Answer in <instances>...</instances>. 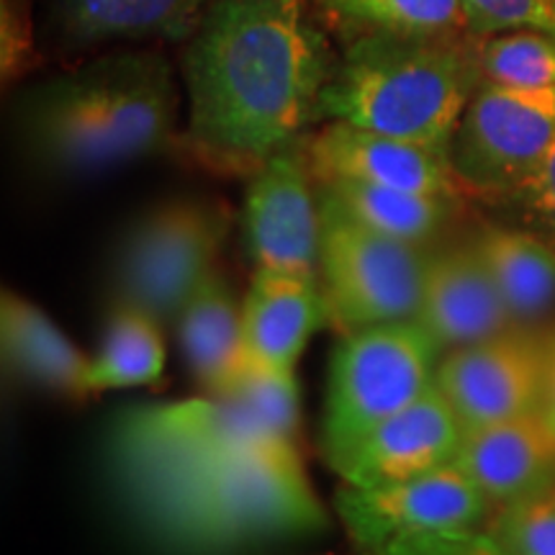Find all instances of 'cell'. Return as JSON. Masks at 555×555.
<instances>
[{
  "instance_id": "6da1fadb",
  "label": "cell",
  "mask_w": 555,
  "mask_h": 555,
  "mask_svg": "<svg viewBox=\"0 0 555 555\" xmlns=\"http://www.w3.org/2000/svg\"><path fill=\"white\" fill-rule=\"evenodd\" d=\"M335 62L307 0H211L183 54L193 155L249 178L317 124Z\"/></svg>"
},
{
  "instance_id": "7a4b0ae2",
  "label": "cell",
  "mask_w": 555,
  "mask_h": 555,
  "mask_svg": "<svg viewBox=\"0 0 555 555\" xmlns=\"http://www.w3.org/2000/svg\"><path fill=\"white\" fill-rule=\"evenodd\" d=\"M131 502L159 543L191 555L268 538L311 535L327 527V515L291 440L237 450L131 496Z\"/></svg>"
},
{
  "instance_id": "3957f363",
  "label": "cell",
  "mask_w": 555,
  "mask_h": 555,
  "mask_svg": "<svg viewBox=\"0 0 555 555\" xmlns=\"http://www.w3.org/2000/svg\"><path fill=\"white\" fill-rule=\"evenodd\" d=\"M474 34H358L335 62L317 121H345L448 152L481 86Z\"/></svg>"
},
{
  "instance_id": "277c9868",
  "label": "cell",
  "mask_w": 555,
  "mask_h": 555,
  "mask_svg": "<svg viewBox=\"0 0 555 555\" xmlns=\"http://www.w3.org/2000/svg\"><path fill=\"white\" fill-rule=\"evenodd\" d=\"M18 106L86 124L114 170L168 147L180 95L163 52L121 50L37 82Z\"/></svg>"
},
{
  "instance_id": "5b68a950",
  "label": "cell",
  "mask_w": 555,
  "mask_h": 555,
  "mask_svg": "<svg viewBox=\"0 0 555 555\" xmlns=\"http://www.w3.org/2000/svg\"><path fill=\"white\" fill-rule=\"evenodd\" d=\"M291 440L242 388L129 409L111 435V461L129 496L176 481L237 450ZM296 442V440H291Z\"/></svg>"
},
{
  "instance_id": "8992f818",
  "label": "cell",
  "mask_w": 555,
  "mask_h": 555,
  "mask_svg": "<svg viewBox=\"0 0 555 555\" xmlns=\"http://www.w3.org/2000/svg\"><path fill=\"white\" fill-rule=\"evenodd\" d=\"M440 350L416 322L347 332L332 352L322 450L330 466L360 437L435 386Z\"/></svg>"
},
{
  "instance_id": "52a82bcc",
  "label": "cell",
  "mask_w": 555,
  "mask_h": 555,
  "mask_svg": "<svg viewBox=\"0 0 555 555\" xmlns=\"http://www.w3.org/2000/svg\"><path fill=\"white\" fill-rule=\"evenodd\" d=\"M319 281L339 335L388 322H414L433 247L380 234L319 189Z\"/></svg>"
},
{
  "instance_id": "ba28073f",
  "label": "cell",
  "mask_w": 555,
  "mask_h": 555,
  "mask_svg": "<svg viewBox=\"0 0 555 555\" xmlns=\"http://www.w3.org/2000/svg\"><path fill=\"white\" fill-rule=\"evenodd\" d=\"M227 232V211L211 201L172 198L142 214L116 253L114 304L176 327L183 304L217 268Z\"/></svg>"
},
{
  "instance_id": "9c48e42d",
  "label": "cell",
  "mask_w": 555,
  "mask_h": 555,
  "mask_svg": "<svg viewBox=\"0 0 555 555\" xmlns=\"http://www.w3.org/2000/svg\"><path fill=\"white\" fill-rule=\"evenodd\" d=\"M553 142L555 88L481 80L450 142V165L466 198L499 206L535 172Z\"/></svg>"
},
{
  "instance_id": "30bf717a",
  "label": "cell",
  "mask_w": 555,
  "mask_h": 555,
  "mask_svg": "<svg viewBox=\"0 0 555 555\" xmlns=\"http://www.w3.org/2000/svg\"><path fill=\"white\" fill-rule=\"evenodd\" d=\"M337 512L363 553L416 538L486 530L496 515L494 504L453 463L406 481L343 483Z\"/></svg>"
},
{
  "instance_id": "8fae6325",
  "label": "cell",
  "mask_w": 555,
  "mask_h": 555,
  "mask_svg": "<svg viewBox=\"0 0 555 555\" xmlns=\"http://www.w3.org/2000/svg\"><path fill=\"white\" fill-rule=\"evenodd\" d=\"M242 234L255 268L319 275L322 206L304 137L249 176Z\"/></svg>"
},
{
  "instance_id": "7c38bea8",
  "label": "cell",
  "mask_w": 555,
  "mask_h": 555,
  "mask_svg": "<svg viewBox=\"0 0 555 555\" xmlns=\"http://www.w3.org/2000/svg\"><path fill=\"white\" fill-rule=\"evenodd\" d=\"M543 384L545 337L519 330L446 352L435 373L463 433L540 412Z\"/></svg>"
},
{
  "instance_id": "4fadbf2b",
  "label": "cell",
  "mask_w": 555,
  "mask_h": 555,
  "mask_svg": "<svg viewBox=\"0 0 555 555\" xmlns=\"http://www.w3.org/2000/svg\"><path fill=\"white\" fill-rule=\"evenodd\" d=\"M311 172L322 180H358L386 189L466 198L448 152L378 134L345 121H327L307 139Z\"/></svg>"
},
{
  "instance_id": "5bb4252c",
  "label": "cell",
  "mask_w": 555,
  "mask_h": 555,
  "mask_svg": "<svg viewBox=\"0 0 555 555\" xmlns=\"http://www.w3.org/2000/svg\"><path fill=\"white\" fill-rule=\"evenodd\" d=\"M414 322L440 356L517 332L474 240L429 249Z\"/></svg>"
},
{
  "instance_id": "9a60e30c",
  "label": "cell",
  "mask_w": 555,
  "mask_h": 555,
  "mask_svg": "<svg viewBox=\"0 0 555 555\" xmlns=\"http://www.w3.org/2000/svg\"><path fill=\"white\" fill-rule=\"evenodd\" d=\"M463 427L437 386L360 437L335 463L350 486H380L448 466L461 446Z\"/></svg>"
},
{
  "instance_id": "2e32d148",
  "label": "cell",
  "mask_w": 555,
  "mask_h": 555,
  "mask_svg": "<svg viewBox=\"0 0 555 555\" xmlns=\"http://www.w3.org/2000/svg\"><path fill=\"white\" fill-rule=\"evenodd\" d=\"M450 463L499 512L555 489V435L540 412L474 427Z\"/></svg>"
},
{
  "instance_id": "e0dca14e",
  "label": "cell",
  "mask_w": 555,
  "mask_h": 555,
  "mask_svg": "<svg viewBox=\"0 0 555 555\" xmlns=\"http://www.w3.org/2000/svg\"><path fill=\"white\" fill-rule=\"evenodd\" d=\"M211 0H47L41 41L80 54L116 41H189Z\"/></svg>"
},
{
  "instance_id": "ac0fdd59",
  "label": "cell",
  "mask_w": 555,
  "mask_h": 555,
  "mask_svg": "<svg viewBox=\"0 0 555 555\" xmlns=\"http://www.w3.org/2000/svg\"><path fill=\"white\" fill-rule=\"evenodd\" d=\"M330 324V307L319 275L255 268L242 298L247 365L296 373L311 335Z\"/></svg>"
},
{
  "instance_id": "d6986e66",
  "label": "cell",
  "mask_w": 555,
  "mask_h": 555,
  "mask_svg": "<svg viewBox=\"0 0 555 555\" xmlns=\"http://www.w3.org/2000/svg\"><path fill=\"white\" fill-rule=\"evenodd\" d=\"M176 332L185 363L204 393L224 397L237 384L247 365L242 301L227 278L214 268L183 304Z\"/></svg>"
},
{
  "instance_id": "ffe728a7",
  "label": "cell",
  "mask_w": 555,
  "mask_h": 555,
  "mask_svg": "<svg viewBox=\"0 0 555 555\" xmlns=\"http://www.w3.org/2000/svg\"><path fill=\"white\" fill-rule=\"evenodd\" d=\"M519 332L555 330V247L515 224H486L474 237Z\"/></svg>"
},
{
  "instance_id": "44dd1931",
  "label": "cell",
  "mask_w": 555,
  "mask_h": 555,
  "mask_svg": "<svg viewBox=\"0 0 555 555\" xmlns=\"http://www.w3.org/2000/svg\"><path fill=\"white\" fill-rule=\"evenodd\" d=\"M0 345L5 363L18 376L67 397H82L90 358L37 304L11 291L0 298Z\"/></svg>"
},
{
  "instance_id": "7402d4cb",
  "label": "cell",
  "mask_w": 555,
  "mask_h": 555,
  "mask_svg": "<svg viewBox=\"0 0 555 555\" xmlns=\"http://www.w3.org/2000/svg\"><path fill=\"white\" fill-rule=\"evenodd\" d=\"M317 185L376 232L427 249L457 219L466 201L386 189V185L358 183V180H322Z\"/></svg>"
},
{
  "instance_id": "603a6c76",
  "label": "cell",
  "mask_w": 555,
  "mask_h": 555,
  "mask_svg": "<svg viewBox=\"0 0 555 555\" xmlns=\"http://www.w3.org/2000/svg\"><path fill=\"white\" fill-rule=\"evenodd\" d=\"M163 327L144 311L114 304L103 343L90 358L82 397L103 393L111 388L155 386L165 373Z\"/></svg>"
},
{
  "instance_id": "cb8c5ba5",
  "label": "cell",
  "mask_w": 555,
  "mask_h": 555,
  "mask_svg": "<svg viewBox=\"0 0 555 555\" xmlns=\"http://www.w3.org/2000/svg\"><path fill=\"white\" fill-rule=\"evenodd\" d=\"M324 5L339 24L356 34H470L463 0H327Z\"/></svg>"
},
{
  "instance_id": "d4e9b609",
  "label": "cell",
  "mask_w": 555,
  "mask_h": 555,
  "mask_svg": "<svg viewBox=\"0 0 555 555\" xmlns=\"http://www.w3.org/2000/svg\"><path fill=\"white\" fill-rule=\"evenodd\" d=\"M486 82L504 88H555V34L517 29L481 39L478 47Z\"/></svg>"
},
{
  "instance_id": "484cf974",
  "label": "cell",
  "mask_w": 555,
  "mask_h": 555,
  "mask_svg": "<svg viewBox=\"0 0 555 555\" xmlns=\"http://www.w3.org/2000/svg\"><path fill=\"white\" fill-rule=\"evenodd\" d=\"M486 532L509 555H555V489L499 509Z\"/></svg>"
},
{
  "instance_id": "4316f807",
  "label": "cell",
  "mask_w": 555,
  "mask_h": 555,
  "mask_svg": "<svg viewBox=\"0 0 555 555\" xmlns=\"http://www.w3.org/2000/svg\"><path fill=\"white\" fill-rule=\"evenodd\" d=\"M463 9L478 39L517 29L555 34V0H463Z\"/></svg>"
},
{
  "instance_id": "83f0119b",
  "label": "cell",
  "mask_w": 555,
  "mask_h": 555,
  "mask_svg": "<svg viewBox=\"0 0 555 555\" xmlns=\"http://www.w3.org/2000/svg\"><path fill=\"white\" fill-rule=\"evenodd\" d=\"M499 208H506L515 227L538 234L555 247V142L530 178L504 198Z\"/></svg>"
},
{
  "instance_id": "f1b7e54d",
  "label": "cell",
  "mask_w": 555,
  "mask_h": 555,
  "mask_svg": "<svg viewBox=\"0 0 555 555\" xmlns=\"http://www.w3.org/2000/svg\"><path fill=\"white\" fill-rule=\"evenodd\" d=\"M37 54L29 0H0V73L3 82L29 73Z\"/></svg>"
},
{
  "instance_id": "f546056e",
  "label": "cell",
  "mask_w": 555,
  "mask_h": 555,
  "mask_svg": "<svg viewBox=\"0 0 555 555\" xmlns=\"http://www.w3.org/2000/svg\"><path fill=\"white\" fill-rule=\"evenodd\" d=\"M365 555H509L486 530L455 532V535H429L388 545Z\"/></svg>"
},
{
  "instance_id": "4dcf8cb0",
  "label": "cell",
  "mask_w": 555,
  "mask_h": 555,
  "mask_svg": "<svg viewBox=\"0 0 555 555\" xmlns=\"http://www.w3.org/2000/svg\"><path fill=\"white\" fill-rule=\"evenodd\" d=\"M540 414L545 416L547 427L555 435V332L545 337V384L543 401H540Z\"/></svg>"
},
{
  "instance_id": "1f68e13d",
  "label": "cell",
  "mask_w": 555,
  "mask_h": 555,
  "mask_svg": "<svg viewBox=\"0 0 555 555\" xmlns=\"http://www.w3.org/2000/svg\"><path fill=\"white\" fill-rule=\"evenodd\" d=\"M319 3H327V0H319Z\"/></svg>"
},
{
  "instance_id": "d6a6232c",
  "label": "cell",
  "mask_w": 555,
  "mask_h": 555,
  "mask_svg": "<svg viewBox=\"0 0 555 555\" xmlns=\"http://www.w3.org/2000/svg\"><path fill=\"white\" fill-rule=\"evenodd\" d=\"M553 332H555V330H553Z\"/></svg>"
}]
</instances>
